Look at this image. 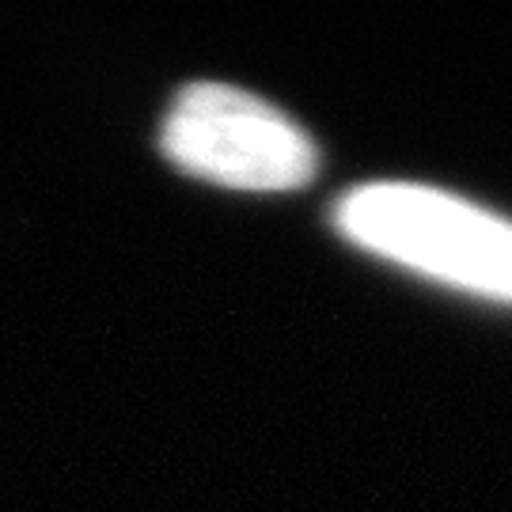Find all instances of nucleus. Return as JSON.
Listing matches in <instances>:
<instances>
[{"instance_id": "1", "label": "nucleus", "mask_w": 512, "mask_h": 512, "mask_svg": "<svg viewBox=\"0 0 512 512\" xmlns=\"http://www.w3.org/2000/svg\"><path fill=\"white\" fill-rule=\"evenodd\" d=\"M349 247L440 289L512 308V217L444 186L376 179L334 202Z\"/></svg>"}, {"instance_id": "2", "label": "nucleus", "mask_w": 512, "mask_h": 512, "mask_svg": "<svg viewBox=\"0 0 512 512\" xmlns=\"http://www.w3.org/2000/svg\"><path fill=\"white\" fill-rule=\"evenodd\" d=\"M160 152L190 179L247 194L300 190L319 171L308 129L262 95L220 80L186 84L171 99Z\"/></svg>"}]
</instances>
